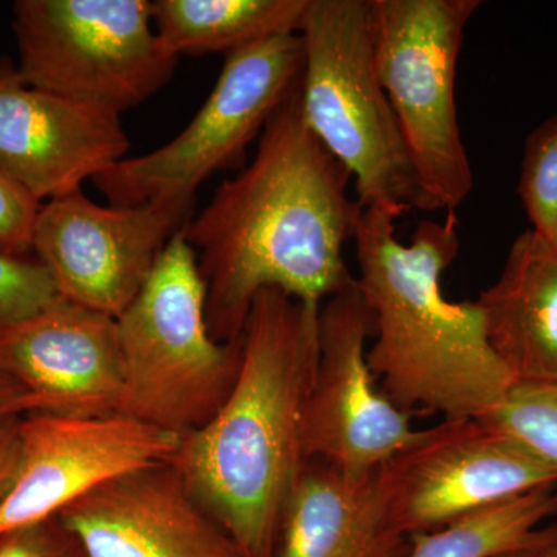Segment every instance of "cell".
<instances>
[{
  "label": "cell",
  "mask_w": 557,
  "mask_h": 557,
  "mask_svg": "<svg viewBox=\"0 0 557 557\" xmlns=\"http://www.w3.org/2000/svg\"><path fill=\"white\" fill-rule=\"evenodd\" d=\"M350 180L307 126L296 86L252 160L182 228L196 252L212 338L239 339L262 289L321 306L357 281L344 259L362 214L348 196Z\"/></svg>",
  "instance_id": "obj_1"
},
{
  "label": "cell",
  "mask_w": 557,
  "mask_h": 557,
  "mask_svg": "<svg viewBox=\"0 0 557 557\" xmlns=\"http://www.w3.org/2000/svg\"><path fill=\"white\" fill-rule=\"evenodd\" d=\"M319 307L273 288L256 296L236 386L208 424L183 435L170 461L242 557H277L307 463L302 434L317 376Z\"/></svg>",
  "instance_id": "obj_2"
},
{
  "label": "cell",
  "mask_w": 557,
  "mask_h": 557,
  "mask_svg": "<svg viewBox=\"0 0 557 557\" xmlns=\"http://www.w3.org/2000/svg\"><path fill=\"white\" fill-rule=\"evenodd\" d=\"M401 208L362 209L357 285L373 319L368 362L381 392L406 413L483 417L515 386L487 341L478 302H450L442 276L460 251L456 212L418 223L409 245L395 234Z\"/></svg>",
  "instance_id": "obj_3"
},
{
  "label": "cell",
  "mask_w": 557,
  "mask_h": 557,
  "mask_svg": "<svg viewBox=\"0 0 557 557\" xmlns=\"http://www.w3.org/2000/svg\"><path fill=\"white\" fill-rule=\"evenodd\" d=\"M116 325L124 370L120 416L182 437L208 424L236 386L244 338L218 343L209 333L205 284L182 230Z\"/></svg>",
  "instance_id": "obj_4"
},
{
  "label": "cell",
  "mask_w": 557,
  "mask_h": 557,
  "mask_svg": "<svg viewBox=\"0 0 557 557\" xmlns=\"http://www.w3.org/2000/svg\"><path fill=\"white\" fill-rule=\"evenodd\" d=\"M299 35L304 120L351 175L358 203L420 209L416 172L376 73L370 0H309Z\"/></svg>",
  "instance_id": "obj_5"
},
{
  "label": "cell",
  "mask_w": 557,
  "mask_h": 557,
  "mask_svg": "<svg viewBox=\"0 0 557 557\" xmlns=\"http://www.w3.org/2000/svg\"><path fill=\"white\" fill-rule=\"evenodd\" d=\"M482 0H370L376 73L397 116L423 211L456 212L474 189L456 102L465 30Z\"/></svg>",
  "instance_id": "obj_6"
},
{
  "label": "cell",
  "mask_w": 557,
  "mask_h": 557,
  "mask_svg": "<svg viewBox=\"0 0 557 557\" xmlns=\"http://www.w3.org/2000/svg\"><path fill=\"white\" fill-rule=\"evenodd\" d=\"M13 30L28 86L119 116L163 89L180 60L148 0H17Z\"/></svg>",
  "instance_id": "obj_7"
},
{
  "label": "cell",
  "mask_w": 557,
  "mask_h": 557,
  "mask_svg": "<svg viewBox=\"0 0 557 557\" xmlns=\"http://www.w3.org/2000/svg\"><path fill=\"white\" fill-rule=\"evenodd\" d=\"M304 67L299 33L226 54L214 89L188 126L161 148L126 157L91 180L110 205L196 200L215 172L240 170L248 146L298 86Z\"/></svg>",
  "instance_id": "obj_8"
},
{
  "label": "cell",
  "mask_w": 557,
  "mask_h": 557,
  "mask_svg": "<svg viewBox=\"0 0 557 557\" xmlns=\"http://www.w3.org/2000/svg\"><path fill=\"white\" fill-rule=\"evenodd\" d=\"M557 469L486 423L445 418L376 469L384 520L412 539L498 502L556 486Z\"/></svg>",
  "instance_id": "obj_9"
},
{
  "label": "cell",
  "mask_w": 557,
  "mask_h": 557,
  "mask_svg": "<svg viewBox=\"0 0 557 557\" xmlns=\"http://www.w3.org/2000/svg\"><path fill=\"white\" fill-rule=\"evenodd\" d=\"M196 200L100 205L83 189L40 205L33 255L61 296L116 319L134 302Z\"/></svg>",
  "instance_id": "obj_10"
},
{
  "label": "cell",
  "mask_w": 557,
  "mask_h": 557,
  "mask_svg": "<svg viewBox=\"0 0 557 557\" xmlns=\"http://www.w3.org/2000/svg\"><path fill=\"white\" fill-rule=\"evenodd\" d=\"M375 319L357 281L319 307L318 368L304 420V456L354 478L372 474L418 429L376 387L366 344Z\"/></svg>",
  "instance_id": "obj_11"
},
{
  "label": "cell",
  "mask_w": 557,
  "mask_h": 557,
  "mask_svg": "<svg viewBox=\"0 0 557 557\" xmlns=\"http://www.w3.org/2000/svg\"><path fill=\"white\" fill-rule=\"evenodd\" d=\"M21 458L0 504V541L39 525L109 480L168 463L182 435L124 416L32 412L21 420Z\"/></svg>",
  "instance_id": "obj_12"
},
{
  "label": "cell",
  "mask_w": 557,
  "mask_h": 557,
  "mask_svg": "<svg viewBox=\"0 0 557 557\" xmlns=\"http://www.w3.org/2000/svg\"><path fill=\"white\" fill-rule=\"evenodd\" d=\"M121 116L35 89L0 58V172L42 205L126 159Z\"/></svg>",
  "instance_id": "obj_13"
},
{
  "label": "cell",
  "mask_w": 557,
  "mask_h": 557,
  "mask_svg": "<svg viewBox=\"0 0 557 557\" xmlns=\"http://www.w3.org/2000/svg\"><path fill=\"white\" fill-rule=\"evenodd\" d=\"M58 518L87 557H242L170 461L109 480Z\"/></svg>",
  "instance_id": "obj_14"
},
{
  "label": "cell",
  "mask_w": 557,
  "mask_h": 557,
  "mask_svg": "<svg viewBox=\"0 0 557 557\" xmlns=\"http://www.w3.org/2000/svg\"><path fill=\"white\" fill-rule=\"evenodd\" d=\"M0 373L38 399L40 412L120 416L124 370L116 319L61 299L2 325Z\"/></svg>",
  "instance_id": "obj_15"
},
{
  "label": "cell",
  "mask_w": 557,
  "mask_h": 557,
  "mask_svg": "<svg viewBox=\"0 0 557 557\" xmlns=\"http://www.w3.org/2000/svg\"><path fill=\"white\" fill-rule=\"evenodd\" d=\"M487 341L516 384L557 386V251L528 230L475 300Z\"/></svg>",
  "instance_id": "obj_16"
},
{
  "label": "cell",
  "mask_w": 557,
  "mask_h": 557,
  "mask_svg": "<svg viewBox=\"0 0 557 557\" xmlns=\"http://www.w3.org/2000/svg\"><path fill=\"white\" fill-rule=\"evenodd\" d=\"M408 539L392 533L380 505L376 471L348 475L309 460L289 498L277 557H405Z\"/></svg>",
  "instance_id": "obj_17"
},
{
  "label": "cell",
  "mask_w": 557,
  "mask_h": 557,
  "mask_svg": "<svg viewBox=\"0 0 557 557\" xmlns=\"http://www.w3.org/2000/svg\"><path fill=\"white\" fill-rule=\"evenodd\" d=\"M309 0H156L153 27L182 58L234 53L282 35H295Z\"/></svg>",
  "instance_id": "obj_18"
},
{
  "label": "cell",
  "mask_w": 557,
  "mask_h": 557,
  "mask_svg": "<svg viewBox=\"0 0 557 557\" xmlns=\"http://www.w3.org/2000/svg\"><path fill=\"white\" fill-rule=\"evenodd\" d=\"M555 515L556 486L539 487L413 536L405 557H497L545 547L557 542V523H541Z\"/></svg>",
  "instance_id": "obj_19"
},
{
  "label": "cell",
  "mask_w": 557,
  "mask_h": 557,
  "mask_svg": "<svg viewBox=\"0 0 557 557\" xmlns=\"http://www.w3.org/2000/svg\"><path fill=\"white\" fill-rule=\"evenodd\" d=\"M518 193L531 231L557 251V113L528 135Z\"/></svg>",
  "instance_id": "obj_20"
},
{
  "label": "cell",
  "mask_w": 557,
  "mask_h": 557,
  "mask_svg": "<svg viewBox=\"0 0 557 557\" xmlns=\"http://www.w3.org/2000/svg\"><path fill=\"white\" fill-rule=\"evenodd\" d=\"M479 418L557 469V386L515 384L497 409Z\"/></svg>",
  "instance_id": "obj_21"
},
{
  "label": "cell",
  "mask_w": 557,
  "mask_h": 557,
  "mask_svg": "<svg viewBox=\"0 0 557 557\" xmlns=\"http://www.w3.org/2000/svg\"><path fill=\"white\" fill-rule=\"evenodd\" d=\"M61 299L57 282L36 256L0 255V327L35 317Z\"/></svg>",
  "instance_id": "obj_22"
},
{
  "label": "cell",
  "mask_w": 557,
  "mask_h": 557,
  "mask_svg": "<svg viewBox=\"0 0 557 557\" xmlns=\"http://www.w3.org/2000/svg\"><path fill=\"white\" fill-rule=\"evenodd\" d=\"M40 203L0 172V255H33V228Z\"/></svg>",
  "instance_id": "obj_23"
},
{
  "label": "cell",
  "mask_w": 557,
  "mask_h": 557,
  "mask_svg": "<svg viewBox=\"0 0 557 557\" xmlns=\"http://www.w3.org/2000/svg\"><path fill=\"white\" fill-rule=\"evenodd\" d=\"M0 557H87L60 518L25 528L0 541Z\"/></svg>",
  "instance_id": "obj_24"
},
{
  "label": "cell",
  "mask_w": 557,
  "mask_h": 557,
  "mask_svg": "<svg viewBox=\"0 0 557 557\" xmlns=\"http://www.w3.org/2000/svg\"><path fill=\"white\" fill-rule=\"evenodd\" d=\"M22 417L0 418V504L9 496L20 468Z\"/></svg>",
  "instance_id": "obj_25"
},
{
  "label": "cell",
  "mask_w": 557,
  "mask_h": 557,
  "mask_svg": "<svg viewBox=\"0 0 557 557\" xmlns=\"http://www.w3.org/2000/svg\"><path fill=\"white\" fill-rule=\"evenodd\" d=\"M32 412H40L38 399L9 376L0 373V418L27 416Z\"/></svg>",
  "instance_id": "obj_26"
},
{
  "label": "cell",
  "mask_w": 557,
  "mask_h": 557,
  "mask_svg": "<svg viewBox=\"0 0 557 557\" xmlns=\"http://www.w3.org/2000/svg\"><path fill=\"white\" fill-rule=\"evenodd\" d=\"M533 557H557V542L556 544L547 545V547L539 548Z\"/></svg>",
  "instance_id": "obj_27"
},
{
  "label": "cell",
  "mask_w": 557,
  "mask_h": 557,
  "mask_svg": "<svg viewBox=\"0 0 557 557\" xmlns=\"http://www.w3.org/2000/svg\"><path fill=\"white\" fill-rule=\"evenodd\" d=\"M556 544V542H555ZM547 547V545H545ZM542 548V547H539ZM539 548H530V549H519V552L507 553V555H500L497 557H533L534 553L537 552Z\"/></svg>",
  "instance_id": "obj_28"
}]
</instances>
